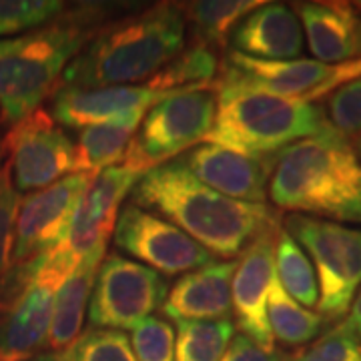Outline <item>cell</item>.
<instances>
[{"label": "cell", "instance_id": "cell-8", "mask_svg": "<svg viewBox=\"0 0 361 361\" xmlns=\"http://www.w3.org/2000/svg\"><path fill=\"white\" fill-rule=\"evenodd\" d=\"M77 263L61 249L40 255L26 283L0 301V361H28L47 348L54 299Z\"/></svg>", "mask_w": 361, "mask_h": 361}, {"label": "cell", "instance_id": "cell-11", "mask_svg": "<svg viewBox=\"0 0 361 361\" xmlns=\"http://www.w3.org/2000/svg\"><path fill=\"white\" fill-rule=\"evenodd\" d=\"M2 147L16 193H35L75 173V142L49 109L14 123Z\"/></svg>", "mask_w": 361, "mask_h": 361}, {"label": "cell", "instance_id": "cell-35", "mask_svg": "<svg viewBox=\"0 0 361 361\" xmlns=\"http://www.w3.org/2000/svg\"><path fill=\"white\" fill-rule=\"evenodd\" d=\"M339 325L343 329H348L349 334H353L361 341V287L355 299H353V303H351V310H349L345 322L339 323Z\"/></svg>", "mask_w": 361, "mask_h": 361}, {"label": "cell", "instance_id": "cell-1", "mask_svg": "<svg viewBox=\"0 0 361 361\" xmlns=\"http://www.w3.org/2000/svg\"><path fill=\"white\" fill-rule=\"evenodd\" d=\"M130 203L177 225L213 257L225 261L241 255L261 233L281 225L275 209L223 197L195 179L179 159L141 175Z\"/></svg>", "mask_w": 361, "mask_h": 361}, {"label": "cell", "instance_id": "cell-38", "mask_svg": "<svg viewBox=\"0 0 361 361\" xmlns=\"http://www.w3.org/2000/svg\"><path fill=\"white\" fill-rule=\"evenodd\" d=\"M351 4H353V6H355V8L361 13V2H351Z\"/></svg>", "mask_w": 361, "mask_h": 361}, {"label": "cell", "instance_id": "cell-7", "mask_svg": "<svg viewBox=\"0 0 361 361\" xmlns=\"http://www.w3.org/2000/svg\"><path fill=\"white\" fill-rule=\"evenodd\" d=\"M283 229L317 267V313L325 323L345 317L361 287V229L299 213L285 217Z\"/></svg>", "mask_w": 361, "mask_h": 361}, {"label": "cell", "instance_id": "cell-23", "mask_svg": "<svg viewBox=\"0 0 361 361\" xmlns=\"http://www.w3.org/2000/svg\"><path fill=\"white\" fill-rule=\"evenodd\" d=\"M263 4V0H199L179 4L185 25H191L195 42L209 49H223L231 39L235 26Z\"/></svg>", "mask_w": 361, "mask_h": 361}, {"label": "cell", "instance_id": "cell-21", "mask_svg": "<svg viewBox=\"0 0 361 361\" xmlns=\"http://www.w3.org/2000/svg\"><path fill=\"white\" fill-rule=\"evenodd\" d=\"M104 255H106V247H101L89 253L87 257L80 259L73 273L61 285L54 299L51 331L47 339L49 351H54V353L66 351L75 345V341L82 334L87 307H89L90 295H92L94 281H97Z\"/></svg>", "mask_w": 361, "mask_h": 361}, {"label": "cell", "instance_id": "cell-15", "mask_svg": "<svg viewBox=\"0 0 361 361\" xmlns=\"http://www.w3.org/2000/svg\"><path fill=\"white\" fill-rule=\"evenodd\" d=\"M179 161L195 179L223 197L263 205L277 155L247 157L211 142H201L180 155Z\"/></svg>", "mask_w": 361, "mask_h": 361}, {"label": "cell", "instance_id": "cell-36", "mask_svg": "<svg viewBox=\"0 0 361 361\" xmlns=\"http://www.w3.org/2000/svg\"><path fill=\"white\" fill-rule=\"evenodd\" d=\"M28 361H73V353H71V348L66 349V351H59V353H54V351H47V353H39V355H35L32 360Z\"/></svg>", "mask_w": 361, "mask_h": 361}, {"label": "cell", "instance_id": "cell-27", "mask_svg": "<svg viewBox=\"0 0 361 361\" xmlns=\"http://www.w3.org/2000/svg\"><path fill=\"white\" fill-rule=\"evenodd\" d=\"M235 337V323L175 322V361H221Z\"/></svg>", "mask_w": 361, "mask_h": 361}, {"label": "cell", "instance_id": "cell-13", "mask_svg": "<svg viewBox=\"0 0 361 361\" xmlns=\"http://www.w3.org/2000/svg\"><path fill=\"white\" fill-rule=\"evenodd\" d=\"M94 173H73L20 199L14 221L13 265L49 255L68 237L80 197Z\"/></svg>", "mask_w": 361, "mask_h": 361}, {"label": "cell", "instance_id": "cell-10", "mask_svg": "<svg viewBox=\"0 0 361 361\" xmlns=\"http://www.w3.org/2000/svg\"><path fill=\"white\" fill-rule=\"evenodd\" d=\"M167 279L121 253L104 255L89 303V322L101 329H133L163 307Z\"/></svg>", "mask_w": 361, "mask_h": 361}, {"label": "cell", "instance_id": "cell-22", "mask_svg": "<svg viewBox=\"0 0 361 361\" xmlns=\"http://www.w3.org/2000/svg\"><path fill=\"white\" fill-rule=\"evenodd\" d=\"M147 113H130L109 123L90 125L78 130L75 142V173H94L116 167L127 153L135 133Z\"/></svg>", "mask_w": 361, "mask_h": 361}, {"label": "cell", "instance_id": "cell-12", "mask_svg": "<svg viewBox=\"0 0 361 361\" xmlns=\"http://www.w3.org/2000/svg\"><path fill=\"white\" fill-rule=\"evenodd\" d=\"M113 235L118 251L163 277L185 275L215 261L205 247L177 225L133 203L121 209Z\"/></svg>", "mask_w": 361, "mask_h": 361}, {"label": "cell", "instance_id": "cell-26", "mask_svg": "<svg viewBox=\"0 0 361 361\" xmlns=\"http://www.w3.org/2000/svg\"><path fill=\"white\" fill-rule=\"evenodd\" d=\"M217 52L201 42H193L161 68L155 77L145 85L155 90H187L213 85V78L219 71Z\"/></svg>", "mask_w": 361, "mask_h": 361}, {"label": "cell", "instance_id": "cell-33", "mask_svg": "<svg viewBox=\"0 0 361 361\" xmlns=\"http://www.w3.org/2000/svg\"><path fill=\"white\" fill-rule=\"evenodd\" d=\"M20 205V193L11 183L6 167H0V277L13 267L14 221Z\"/></svg>", "mask_w": 361, "mask_h": 361}, {"label": "cell", "instance_id": "cell-4", "mask_svg": "<svg viewBox=\"0 0 361 361\" xmlns=\"http://www.w3.org/2000/svg\"><path fill=\"white\" fill-rule=\"evenodd\" d=\"M111 11L103 2L80 4L32 32L0 40V121L13 127L40 109Z\"/></svg>", "mask_w": 361, "mask_h": 361}, {"label": "cell", "instance_id": "cell-31", "mask_svg": "<svg viewBox=\"0 0 361 361\" xmlns=\"http://www.w3.org/2000/svg\"><path fill=\"white\" fill-rule=\"evenodd\" d=\"M283 361H361V341L337 325L307 345L283 355Z\"/></svg>", "mask_w": 361, "mask_h": 361}, {"label": "cell", "instance_id": "cell-2", "mask_svg": "<svg viewBox=\"0 0 361 361\" xmlns=\"http://www.w3.org/2000/svg\"><path fill=\"white\" fill-rule=\"evenodd\" d=\"M185 18L175 2H159L104 23L66 66L59 87L145 85L185 49Z\"/></svg>", "mask_w": 361, "mask_h": 361}, {"label": "cell", "instance_id": "cell-18", "mask_svg": "<svg viewBox=\"0 0 361 361\" xmlns=\"http://www.w3.org/2000/svg\"><path fill=\"white\" fill-rule=\"evenodd\" d=\"M237 261H213L205 267L180 275L169 289L161 313L173 319L189 322H221L231 319L233 275Z\"/></svg>", "mask_w": 361, "mask_h": 361}, {"label": "cell", "instance_id": "cell-34", "mask_svg": "<svg viewBox=\"0 0 361 361\" xmlns=\"http://www.w3.org/2000/svg\"><path fill=\"white\" fill-rule=\"evenodd\" d=\"M221 361H283V355L277 353L275 349L259 345L251 337L239 334L233 337Z\"/></svg>", "mask_w": 361, "mask_h": 361}, {"label": "cell", "instance_id": "cell-19", "mask_svg": "<svg viewBox=\"0 0 361 361\" xmlns=\"http://www.w3.org/2000/svg\"><path fill=\"white\" fill-rule=\"evenodd\" d=\"M293 8L315 61H361V13L351 2H297Z\"/></svg>", "mask_w": 361, "mask_h": 361}, {"label": "cell", "instance_id": "cell-37", "mask_svg": "<svg viewBox=\"0 0 361 361\" xmlns=\"http://www.w3.org/2000/svg\"><path fill=\"white\" fill-rule=\"evenodd\" d=\"M351 145H353V149H355V153H357V157H360V161H361V133L351 139Z\"/></svg>", "mask_w": 361, "mask_h": 361}, {"label": "cell", "instance_id": "cell-6", "mask_svg": "<svg viewBox=\"0 0 361 361\" xmlns=\"http://www.w3.org/2000/svg\"><path fill=\"white\" fill-rule=\"evenodd\" d=\"M215 85L179 90L147 111L121 167L137 175L161 167L205 141L217 118Z\"/></svg>", "mask_w": 361, "mask_h": 361}, {"label": "cell", "instance_id": "cell-30", "mask_svg": "<svg viewBox=\"0 0 361 361\" xmlns=\"http://www.w3.org/2000/svg\"><path fill=\"white\" fill-rule=\"evenodd\" d=\"M137 361H175V327L163 317H147L130 329Z\"/></svg>", "mask_w": 361, "mask_h": 361}, {"label": "cell", "instance_id": "cell-32", "mask_svg": "<svg viewBox=\"0 0 361 361\" xmlns=\"http://www.w3.org/2000/svg\"><path fill=\"white\" fill-rule=\"evenodd\" d=\"M325 115L329 125L339 133L360 135L361 133V77L341 85L329 94Z\"/></svg>", "mask_w": 361, "mask_h": 361}, {"label": "cell", "instance_id": "cell-5", "mask_svg": "<svg viewBox=\"0 0 361 361\" xmlns=\"http://www.w3.org/2000/svg\"><path fill=\"white\" fill-rule=\"evenodd\" d=\"M217 118L205 141L247 157H271L329 127L315 103L275 97L263 90L217 85Z\"/></svg>", "mask_w": 361, "mask_h": 361}, {"label": "cell", "instance_id": "cell-25", "mask_svg": "<svg viewBox=\"0 0 361 361\" xmlns=\"http://www.w3.org/2000/svg\"><path fill=\"white\" fill-rule=\"evenodd\" d=\"M275 277L287 291V295L295 299L299 305L317 307L319 303V285L317 275L313 271L310 255L295 239L279 229L277 243H275Z\"/></svg>", "mask_w": 361, "mask_h": 361}, {"label": "cell", "instance_id": "cell-16", "mask_svg": "<svg viewBox=\"0 0 361 361\" xmlns=\"http://www.w3.org/2000/svg\"><path fill=\"white\" fill-rule=\"evenodd\" d=\"M141 175L125 167H109L101 171L80 197L68 237L59 247L66 255L80 261L89 253L106 247L115 233L116 219L125 197L130 195Z\"/></svg>", "mask_w": 361, "mask_h": 361}, {"label": "cell", "instance_id": "cell-29", "mask_svg": "<svg viewBox=\"0 0 361 361\" xmlns=\"http://www.w3.org/2000/svg\"><path fill=\"white\" fill-rule=\"evenodd\" d=\"M71 353L73 361H137L129 336L121 329L94 327L82 331Z\"/></svg>", "mask_w": 361, "mask_h": 361}, {"label": "cell", "instance_id": "cell-14", "mask_svg": "<svg viewBox=\"0 0 361 361\" xmlns=\"http://www.w3.org/2000/svg\"><path fill=\"white\" fill-rule=\"evenodd\" d=\"M281 227L261 233L237 259L233 275V315L241 334L259 345L275 349V339L267 319V297L275 279V243Z\"/></svg>", "mask_w": 361, "mask_h": 361}, {"label": "cell", "instance_id": "cell-3", "mask_svg": "<svg viewBox=\"0 0 361 361\" xmlns=\"http://www.w3.org/2000/svg\"><path fill=\"white\" fill-rule=\"evenodd\" d=\"M267 195L283 211L361 225L360 157L329 125L277 153Z\"/></svg>", "mask_w": 361, "mask_h": 361}, {"label": "cell", "instance_id": "cell-9", "mask_svg": "<svg viewBox=\"0 0 361 361\" xmlns=\"http://www.w3.org/2000/svg\"><path fill=\"white\" fill-rule=\"evenodd\" d=\"M361 77V61L343 65H325L315 59L295 61H259L241 52L229 51L223 59L217 85L247 87L275 97L317 103L341 85Z\"/></svg>", "mask_w": 361, "mask_h": 361}, {"label": "cell", "instance_id": "cell-28", "mask_svg": "<svg viewBox=\"0 0 361 361\" xmlns=\"http://www.w3.org/2000/svg\"><path fill=\"white\" fill-rule=\"evenodd\" d=\"M66 11L61 0H0V40L18 32H32Z\"/></svg>", "mask_w": 361, "mask_h": 361}, {"label": "cell", "instance_id": "cell-24", "mask_svg": "<svg viewBox=\"0 0 361 361\" xmlns=\"http://www.w3.org/2000/svg\"><path fill=\"white\" fill-rule=\"evenodd\" d=\"M267 319L273 339L285 348H303L322 334L325 325L319 313L305 310L295 299L287 295L279 279L275 277L267 297Z\"/></svg>", "mask_w": 361, "mask_h": 361}, {"label": "cell", "instance_id": "cell-20", "mask_svg": "<svg viewBox=\"0 0 361 361\" xmlns=\"http://www.w3.org/2000/svg\"><path fill=\"white\" fill-rule=\"evenodd\" d=\"M231 51L259 61H295L303 52L305 35L295 11L283 2H263L235 26Z\"/></svg>", "mask_w": 361, "mask_h": 361}, {"label": "cell", "instance_id": "cell-17", "mask_svg": "<svg viewBox=\"0 0 361 361\" xmlns=\"http://www.w3.org/2000/svg\"><path fill=\"white\" fill-rule=\"evenodd\" d=\"M173 92L179 90H155L147 85L94 89L59 87L52 92L51 115L63 129L80 130L130 113H147Z\"/></svg>", "mask_w": 361, "mask_h": 361}]
</instances>
